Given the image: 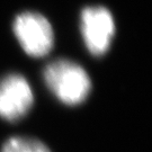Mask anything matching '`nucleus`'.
Instances as JSON below:
<instances>
[{
  "instance_id": "nucleus-5",
  "label": "nucleus",
  "mask_w": 152,
  "mask_h": 152,
  "mask_svg": "<svg viewBox=\"0 0 152 152\" xmlns=\"http://www.w3.org/2000/svg\"><path fill=\"white\" fill-rule=\"evenodd\" d=\"M1 152H51V150L34 137L14 136L4 144Z\"/></svg>"
},
{
  "instance_id": "nucleus-2",
  "label": "nucleus",
  "mask_w": 152,
  "mask_h": 152,
  "mask_svg": "<svg viewBox=\"0 0 152 152\" xmlns=\"http://www.w3.org/2000/svg\"><path fill=\"white\" fill-rule=\"evenodd\" d=\"M14 33L24 51L32 56H44L53 48L52 26L41 14L26 11L18 15L14 22Z\"/></svg>"
},
{
  "instance_id": "nucleus-1",
  "label": "nucleus",
  "mask_w": 152,
  "mask_h": 152,
  "mask_svg": "<svg viewBox=\"0 0 152 152\" xmlns=\"http://www.w3.org/2000/svg\"><path fill=\"white\" fill-rule=\"evenodd\" d=\"M44 80L62 103L78 105L88 97L91 82L85 69L70 60L51 62L44 70Z\"/></svg>"
},
{
  "instance_id": "nucleus-4",
  "label": "nucleus",
  "mask_w": 152,
  "mask_h": 152,
  "mask_svg": "<svg viewBox=\"0 0 152 152\" xmlns=\"http://www.w3.org/2000/svg\"><path fill=\"white\" fill-rule=\"evenodd\" d=\"M34 103L27 80L20 75H8L0 80V117L18 121L28 113Z\"/></svg>"
},
{
  "instance_id": "nucleus-3",
  "label": "nucleus",
  "mask_w": 152,
  "mask_h": 152,
  "mask_svg": "<svg viewBox=\"0 0 152 152\" xmlns=\"http://www.w3.org/2000/svg\"><path fill=\"white\" fill-rule=\"evenodd\" d=\"M81 31L87 49L94 55L104 54L115 32L112 14L104 7H88L81 14Z\"/></svg>"
}]
</instances>
